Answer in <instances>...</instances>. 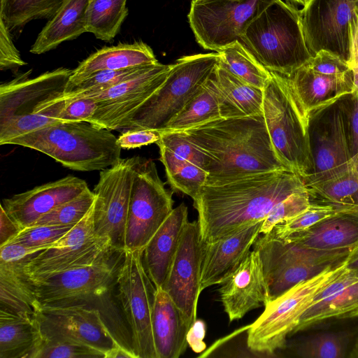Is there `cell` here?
I'll return each mask as SVG.
<instances>
[{"label":"cell","mask_w":358,"mask_h":358,"mask_svg":"<svg viewBox=\"0 0 358 358\" xmlns=\"http://www.w3.org/2000/svg\"><path fill=\"white\" fill-rule=\"evenodd\" d=\"M305 187L302 178L287 169L218 185H204L193 199L203 243L216 241L264 220L275 204Z\"/></svg>","instance_id":"6da1fadb"},{"label":"cell","mask_w":358,"mask_h":358,"mask_svg":"<svg viewBox=\"0 0 358 358\" xmlns=\"http://www.w3.org/2000/svg\"><path fill=\"white\" fill-rule=\"evenodd\" d=\"M205 157L206 185L287 169L272 145L264 114L220 117L180 131Z\"/></svg>","instance_id":"7a4b0ae2"},{"label":"cell","mask_w":358,"mask_h":358,"mask_svg":"<svg viewBox=\"0 0 358 358\" xmlns=\"http://www.w3.org/2000/svg\"><path fill=\"white\" fill-rule=\"evenodd\" d=\"M110 130L89 122H63L24 134L8 141L39 151L76 171H101L115 165L121 150Z\"/></svg>","instance_id":"3957f363"},{"label":"cell","mask_w":358,"mask_h":358,"mask_svg":"<svg viewBox=\"0 0 358 358\" xmlns=\"http://www.w3.org/2000/svg\"><path fill=\"white\" fill-rule=\"evenodd\" d=\"M268 71L285 77L313 57L303 32L301 10L275 0L248 24L239 40Z\"/></svg>","instance_id":"277c9868"},{"label":"cell","mask_w":358,"mask_h":358,"mask_svg":"<svg viewBox=\"0 0 358 358\" xmlns=\"http://www.w3.org/2000/svg\"><path fill=\"white\" fill-rule=\"evenodd\" d=\"M270 72L263 101L268 134L279 159L303 180L313 167L309 119L291 94L286 77Z\"/></svg>","instance_id":"5b68a950"},{"label":"cell","mask_w":358,"mask_h":358,"mask_svg":"<svg viewBox=\"0 0 358 358\" xmlns=\"http://www.w3.org/2000/svg\"><path fill=\"white\" fill-rule=\"evenodd\" d=\"M219 61L217 52L196 54L177 59L163 85L137 111L126 129L163 130L201 91Z\"/></svg>","instance_id":"8992f818"},{"label":"cell","mask_w":358,"mask_h":358,"mask_svg":"<svg viewBox=\"0 0 358 358\" xmlns=\"http://www.w3.org/2000/svg\"><path fill=\"white\" fill-rule=\"evenodd\" d=\"M253 249L259 255L271 301L301 282L344 265L352 250H318L274 238L258 236Z\"/></svg>","instance_id":"52a82bcc"},{"label":"cell","mask_w":358,"mask_h":358,"mask_svg":"<svg viewBox=\"0 0 358 358\" xmlns=\"http://www.w3.org/2000/svg\"><path fill=\"white\" fill-rule=\"evenodd\" d=\"M345 268L343 265L328 269L270 301L262 315L248 327V348L268 354L282 348L287 336L294 333L301 315L312 304L317 294Z\"/></svg>","instance_id":"ba28073f"},{"label":"cell","mask_w":358,"mask_h":358,"mask_svg":"<svg viewBox=\"0 0 358 358\" xmlns=\"http://www.w3.org/2000/svg\"><path fill=\"white\" fill-rule=\"evenodd\" d=\"M143 251L123 252L116 278L117 298L131 329L133 352L137 358H157L152 330L156 287L145 269Z\"/></svg>","instance_id":"9c48e42d"},{"label":"cell","mask_w":358,"mask_h":358,"mask_svg":"<svg viewBox=\"0 0 358 358\" xmlns=\"http://www.w3.org/2000/svg\"><path fill=\"white\" fill-rule=\"evenodd\" d=\"M168 190L151 159L140 158L134 175L124 252L143 250L173 210Z\"/></svg>","instance_id":"30bf717a"},{"label":"cell","mask_w":358,"mask_h":358,"mask_svg":"<svg viewBox=\"0 0 358 358\" xmlns=\"http://www.w3.org/2000/svg\"><path fill=\"white\" fill-rule=\"evenodd\" d=\"M275 0H192L187 15L197 43L219 52L239 41L250 22Z\"/></svg>","instance_id":"8fae6325"},{"label":"cell","mask_w":358,"mask_h":358,"mask_svg":"<svg viewBox=\"0 0 358 358\" xmlns=\"http://www.w3.org/2000/svg\"><path fill=\"white\" fill-rule=\"evenodd\" d=\"M140 157L120 159L103 169L94 188V223L97 236L108 237L113 249L123 252L131 192Z\"/></svg>","instance_id":"7c38bea8"},{"label":"cell","mask_w":358,"mask_h":358,"mask_svg":"<svg viewBox=\"0 0 358 358\" xmlns=\"http://www.w3.org/2000/svg\"><path fill=\"white\" fill-rule=\"evenodd\" d=\"M308 131L313 167L303 180L305 186L337 177L352 166L339 99L310 114Z\"/></svg>","instance_id":"4fadbf2b"},{"label":"cell","mask_w":358,"mask_h":358,"mask_svg":"<svg viewBox=\"0 0 358 358\" xmlns=\"http://www.w3.org/2000/svg\"><path fill=\"white\" fill-rule=\"evenodd\" d=\"M120 264L112 256L48 277L29 278L24 275L39 306L75 303L107 293L116 282Z\"/></svg>","instance_id":"5bb4252c"},{"label":"cell","mask_w":358,"mask_h":358,"mask_svg":"<svg viewBox=\"0 0 358 358\" xmlns=\"http://www.w3.org/2000/svg\"><path fill=\"white\" fill-rule=\"evenodd\" d=\"M171 66L158 62L125 82L88 96L97 103L90 123L110 131L126 129L137 111L163 85Z\"/></svg>","instance_id":"9a60e30c"},{"label":"cell","mask_w":358,"mask_h":358,"mask_svg":"<svg viewBox=\"0 0 358 358\" xmlns=\"http://www.w3.org/2000/svg\"><path fill=\"white\" fill-rule=\"evenodd\" d=\"M300 10L306 41L312 55L325 50L348 62L350 24L357 15L358 0H309Z\"/></svg>","instance_id":"2e32d148"},{"label":"cell","mask_w":358,"mask_h":358,"mask_svg":"<svg viewBox=\"0 0 358 358\" xmlns=\"http://www.w3.org/2000/svg\"><path fill=\"white\" fill-rule=\"evenodd\" d=\"M203 243L197 220L188 222L162 289L192 325L201 293Z\"/></svg>","instance_id":"e0dca14e"},{"label":"cell","mask_w":358,"mask_h":358,"mask_svg":"<svg viewBox=\"0 0 358 358\" xmlns=\"http://www.w3.org/2000/svg\"><path fill=\"white\" fill-rule=\"evenodd\" d=\"M36 316L41 329L75 338L103 352L105 355L120 345L97 309L75 303L45 305L39 306Z\"/></svg>","instance_id":"ac0fdd59"},{"label":"cell","mask_w":358,"mask_h":358,"mask_svg":"<svg viewBox=\"0 0 358 358\" xmlns=\"http://www.w3.org/2000/svg\"><path fill=\"white\" fill-rule=\"evenodd\" d=\"M66 68L47 71L29 78V73L0 85V123L36 114L47 100L62 94L72 74Z\"/></svg>","instance_id":"d6986e66"},{"label":"cell","mask_w":358,"mask_h":358,"mask_svg":"<svg viewBox=\"0 0 358 358\" xmlns=\"http://www.w3.org/2000/svg\"><path fill=\"white\" fill-rule=\"evenodd\" d=\"M161 133L156 144L167 181L173 189L194 199L206 182L204 155L182 132Z\"/></svg>","instance_id":"ffe728a7"},{"label":"cell","mask_w":358,"mask_h":358,"mask_svg":"<svg viewBox=\"0 0 358 358\" xmlns=\"http://www.w3.org/2000/svg\"><path fill=\"white\" fill-rule=\"evenodd\" d=\"M221 285L220 299L230 322L271 301L262 263L254 249Z\"/></svg>","instance_id":"44dd1931"},{"label":"cell","mask_w":358,"mask_h":358,"mask_svg":"<svg viewBox=\"0 0 358 358\" xmlns=\"http://www.w3.org/2000/svg\"><path fill=\"white\" fill-rule=\"evenodd\" d=\"M87 188L84 180L70 175L3 199L1 205L23 229L57 206L77 197Z\"/></svg>","instance_id":"7402d4cb"},{"label":"cell","mask_w":358,"mask_h":358,"mask_svg":"<svg viewBox=\"0 0 358 358\" xmlns=\"http://www.w3.org/2000/svg\"><path fill=\"white\" fill-rule=\"evenodd\" d=\"M263 221L252 222L216 241L203 243L201 291L222 283L239 266L260 235Z\"/></svg>","instance_id":"603a6c76"},{"label":"cell","mask_w":358,"mask_h":358,"mask_svg":"<svg viewBox=\"0 0 358 358\" xmlns=\"http://www.w3.org/2000/svg\"><path fill=\"white\" fill-rule=\"evenodd\" d=\"M117 252L108 237L98 236L78 245L35 253L22 261L21 268L29 278H44L95 264Z\"/></svg>","instance_id":"cb8c5ba5"},{"label":"cell","mask_w":358,"mask_h":358,"mask_svg":"<svg viewBox=\"0 0 358 358\" xmlns=\"http://www.w3.org/2000/svg\"><path fill=\"white\" fill-rule=\"evenodd\" d=\"M286 80L291 94L308 119L312 113L352 93L354 87L351 70L341 75L327 76L315 72L306 65Z\"/></svg>","instance_id":"d4e9b609"},{"label":"cell","mask_w":358,"mask_h":358,"mask_svg":"<svg viewBox=\"0 0 358 358\" xmlns=\"http://www.w3.org/2000/svg\"><path fill=\"white\" fill-rule=\"evenodd\" d=\"M358 317V278L345 268L315 296L294 333L327 319Z\"/></svg>","instance_id":"484cf974"},{"label":"cell","mask_w":358,"mask_h":358,"mask_svg":"<svg viewBox=\"0 0 358 358\" xmlns=\"http://www.w3.org/2000/svg\"><path fill=\"white\" fill-rule=\"evenodd\" d=\"M281 241L318 250H352L358 245V208L341 210Z\"/></svg>","instance_id":"4316f807"},{"label":"cell","mask_w":358,"mask_h":358,"mask_svg":"<svg viewBox=\"0 0 358 358\" xmlns=\"http://www.w3.org/2000/svg\"><path fill=\"white\" fill-rule=\"evenodd\" d=\"M188 222L185 203L173 208L143 251L145 269L156 289L162 288Z\"/></svg>","instance_id":"83f0119b"},{"label":"cell","mask_w":358,"mask_h":358,"mask_svg":"<svg viewBox=\"0 0 358 358\" xmlns=\"http://www.w3.org/2000/svg\"><path fill=\"white\" fill-rule=\"evenodd\" d=\"M191 324L162 289L157 288L152 315V330L157 358H178L188 345Z\"/></svg>","instance_id":"f1b7e54d"},{"label":"cell","mask_w":358,"mask_h":358,"mask_svg":"<svg viewBox=\"0 0 358 358\" xmlns=\"http://www.w3.org/2000/svg\"><path fill=\"white\" fill-rule=\"evenodd\" d=\"M222 117L263 113L264 90L235 76L218 63L210 76Z\"/></svg>","instance_id":"f546056e"},{"label":"cell","mask_w":358,"mask_h":358,"mask_svg":"<svg viewBox=\"0 0 358 358\" xmlns=\"http://www.w3.org/2000/svg\"><path fill=\"white\" fill-rule=\"evenodd\" d=\"M157 62L152 48L142 41L104 47L90 55L72 71L64 91L83 78L99 71L121 70Z\"/></svg>","instance_id":"4dcf8cb0"},{"label":"cell","mask_w":358,"mask_h":358,"mask_svg":"<svg viewBox=\"0 0 358 358\" xmlns=\"http://www.w3.org/2000/svg\"><path fill=\"white\" fill-rule=\"evenodd\" d=\"M41 339L36 315L0 309V358H31Z\"/></svg>","instance_id":"1f68e13d"},{"label":"cell","mask_w":358,"mask_h":358,"mask_svg":"<svg viewBox=\"0 0 358 358\" xmlns=\"http://www.w3.org/2000/svg\"><path fill=\"white\" fill-rule=\"evenodd\" d=\"M90 0H69L49 20L30 49L33 54L48 52L61 43L73 40L87 31Z\"/></svg>","instance_id":"d6a6232c"},{"label":"cell","mask_w":358,"mask_h":358,"mask_svg":"<svg viewBox=\"0 0 358 358\" xmlns=\"http://www.w3.org/2000/svg\"><path fill=\"white\" fill-rule=\"evenodd\" d=\"M22 261L0 262V309L36 315L40 306L22 271Z\"/></svg>","instance_id":"836d02e7"},{"label":"cell","mask_w":358,"mask_h":358,"mask_svg":"<svg viewBox=\"0 0 358 358\" xmlns=\"http://www.w3.org/2000/svg\"><path fill=\"white\" fill-rule=\"evenodd\" d=\"M310 201L339 208H358V170L354 163L344 173L306 186Z\"/></svg>","instance_id":"e575fe53"},{"label":"cell","mask_w":358,"mask_h":358,"mask_svg":"<svg viewBox=\"0 0 358 358\" xmlns=\"http://www.w3.org/2000/svg\"><path fill=\"white\" fill-rule=\"evenodd\" d=\"M220 117L217 96L209 77L201 91L160 131L180 132Z\"/></svg>","instance_id":"d590c367"},{"label":"cell","mask_w":358,"mask_h":358,"mask_svg":"<svg viewBox=\"0 0 358 358\" xmlns=\"http://www.w3.org/2000/svg\"><path fill=\"white\" fill-rule=\"evenodd\" d=\"M219 64L241 80L264 90L271 72L240 41H236L217 52Z\"/></svg>","instance_id":"8d00e7d4"},{"label":"cell","mask_w":358,"mask_h":358,"mask_svg":"<svg viewBox=\"0 0 358 358\" xmlns=\"http://www.w3.org/2000/svg\"><path fill=\"white\" fill-rule=\"evenodd\" d=\"M127 0H90L87 31L97 38L110 42L127 15Z\"/></svg>","instance_id":"74e56055"},{"label":"cell","mask_w":358,"mask_h":358,"mask_svg":"<svg viewBox=\"0 0 358 358\" xmlns=\"http://www.w3.org/2000/svg\"><path fill=\"white\" fill-rule=\"evenodd\" d=\"M69 0H1L0 19L13 30L35 19H52Z\"/></svg>","instance_id":"f35d334b"},{"label":"cell","mask_w":358,"mask_h":358,"mask_svg":"<svg viewBox=\"0 0 358 358\" xmlns=\"http://www.w3.org/2000/svg\"><path fill=\"white\" fill-rule=\"evenodd\" d=\"M41 331V341L31 358H105L103 352L83 342L62 334Z\"/></svg>","instance_id":"ab89813d"},{"label":"cell","mask_w":358,"mask_h":358,"mask_svg":"<svg viewBox=\"0 0 358 358\" xmlns=\"http://www.w3.org/2000/svg\"><path fill=\"white\" fill-rule=\"evenodd\" d=\"M348 343L347 332H322L302 341L296 353L303 358H343L346 356Z\"/></svg>","instance_id":"60d3db41"},{"label":"cell","mask_w":358,"mask_h":358,"mask_svg":"<svg viewBox=\"0 0 358 358\" xmlns=\"http://www.w3.org/2000/svg\"><path fill=\"white\" fill-rule=\"evenodd\" d=\"M95 194L89 188L77 197L65 202L41 216L30 227L38 225H74L94 204Z\"/></svg>","instance_id":"b9f144b4"},{"label":"cell","mask_w":358,"mask_h":358,"mask_svg":"<svg viewBox=\"0 0 358 358\" xmlns=\"http://www.w3.org/2000/svg\"><path fill=\"white\" fill-rule=\"evenodd\" d=\"M346 208L332 205L310 202L308 208L299 215L276 224L269 232L274 238L284 240L289 236L311 227L321 220Z\"/></svg>","instance_id":"7bdbcfd3"},{"label":"cell","mask_w":358,"mask_h":358,"mask_svg":"<svg viewBox=\"0 0 358 358\" xmlns=\"http://www.w3.org/2000/svg\"><path fill=\"white\" fill-rule=\"evenodd\" d=\"M310 204V197L306 187L291 194L275 204L270 210L263 221L260 234L269 233L276 224L303 213Z\"/></svg>","instance_id":"ee69618b"},{"label":"cell","mask_w":358,"mask_h":358,"mask_svg":"<svg viewBox=\"0 0 358 358\" xmlns=\"http://www.w3.org/2000/svg\"><path fill=\"white\" fill-rule=\"evenodd\" d=\"M97 108L96 100L90 96L75 98L62 103L48 105L38 111L43 113L52 109L55 117L65 122H90Z\"/></svg>","instance_id":"f6af8a7d"},{"label":"cell","mask_w":358,"mask_h":358,"mask_svg":"<svg viewBox=\"0 0 358 358\" xmlns=\"http://www.w3.org/2000/svg\"><path fill=\"white\" fill-rule=\"evenodd\" d=\"M73 226L38 225L27 227L8 243H20L27 247H45L48 249L52 243L60 239Z\"/></svg>","instance_id":"bcb514c9"},{"label":"cell","mask_w":358,"mask_h":358,"mask_svg":"<svg viewBox=\"0 0 358 358\" xmlns=\"http://www.w3.org/2000/svg\"><path fill=\"white\" fill-rule=\"evenodd\" d=\"M96 237L98 236L96 235L94 229L93 204L87 213L60 239L52 243L50 248L75 246Z\"/></svg>","instance_id":"7dc6e473"},{"label":"cell","mask_w":358,"mask_h":358,"mask_svg":"<svg viewBox=\"0 0 358 358\" xmlns=\"http://www.w3.org/2000/svg\"><path fill=\"white\" fill-rule=\"evenodd\" d=\"M345 117L347 137L352 159L358 154V93L339 99Z\"/></svg>","instance_id":"c3c4849f"},{"label":"cell","mask_w":358,"mask_h":358,"mask_svg":"<svg viewBox=\"0 0 358 358\" xmlns=\"http://www.w3.org/2000/svg\"><path fill=\"white\" fill-rule=\"evenodd\" d=\"M304 65L315 72L327 76L341 75L350 71L346 61L325 50L317 52Z\"/></svg>","instance_id":"681fc988"},{"label":"cell","mask_w":358,"mask_h":358,"mask_svg":"<svg viewBox=\"0 0 358 358\" xmlns=\"http://www.w3.org/2000/svg\"><path fill=\"white\" fill-rule=\"evenodd\" d=\"M10 31L0 19V70L16 69L27 63L21 58L10 35Z\"/></svg>","instance_id":"f907efd6"},{"label":"cell","mask_w":358,"mask_h":358,"mask_svg":"<svg viewBox=\"0 0 358 358\" xmlns=\"http://www.w3.org/2000/svg\"><path fill=\"white\" fill-rule=\"evenodd\" d=\"M124 131L117 139L122 149H134L157 143L162 136L161 131L157 129H130Z\"/></svg>","instance_id":"816d5d0a"},{"label":"cell","mask_w":358,"mask_h":358,"mask_svg":"<svg viewBox=\"0 0 358 358\" xmlns=\"http://www.w3.org/2000/svg\"><path fill=\"white\" fill-rule=\"evenodd\" d=\"M46 249L45 247H27L20 243H8L0 246V262H20Z\"/></svg>","instance_id":"f5cc1de1"},{"label":"cell","mask_w":358,"mask_h":358,"mask_svg":"<svg viewBox=\"0 0 358 358\" xmlns=\"http://www.w3.org/2000/svg\"><path fill=\"white\" fill-rule=\"evenodd\" d=\"M350 57L348 62L353 73L354 87L352 94L358 93V22L357 15L351 22Z\"/></svg>","instance_id":"db71d44e"},{"label":"cell","mask_w":358,"mask_h":358,"mask_svg":"<svg viewBox=\"0 0 358 358\" xmlns=\"http://www.w3.org/2000/svg\"><path fill=\"white\" fill-rule=\"evenodd\" d=\"M205 335L206 324L204 322L196 320L189 328L187 336L188 345L194 352H201L206 349V345L203 342Z\"/></svg>","instance_id":"11a10c76"},{"label":"cell","mask_w":358,"mask_h":358,"mask_svg":"<svg viewBox=\"0 0 358 358\" xmlns=\"http://www.w3.org/2000/svg\"><path fill=\"white\" fill-rule=\"evenodd\" d=\"M22 229L0 206V246L16 236Z\"/></svg>","instance_id":"9f6ffc18"},{"label":"cell","mask_w":358,"mask_h":358,"mask_svg":"<svg viewBox=\"0 0 358 358\" xmlns=\"http://www.w3.org/2000/svg\"><path fill=\"white\" fill-rule=\"evenodd\" d=\"M137 358L133 350L119 345L106 353L105 358Z\"/></svg>","instance_id":"6f0895ef"},{"label":"cell","mask_w":358,"mask_h":358,"mask_svg":"<svg viewBox=\"0 0 358 358\" xmlns=\"http://www.w3.org/2000/svg\"><path fill=\"white\" fill-rule=\"evenodd\" d=\"M344 266L348 271L358 278V245L351 250Z\"/></svg>","instance_id":"680465c9"},{"label":"cell","mask_w":358,"mask_h":358,"mask_svg":"<svg viewBox=\"0 0 358 358\" xmlns=\"http://www.w3.org/2000/svg\"><path fill=\"white\" fill-rule=\"evenodd\" d=\"M349 357H352V358H358V338H357V341L355 342L354 347L352 349Z\"/></svg>","instance_id":"91938a15"},{"label":"cell","mask_w":358,"mask_h":358,"mask_svg":"<svg viewBox=\"0 0 358 358\" xmlns=\"http://www.w3.org/2000/svg\"><path fill=\"white\" fill-rule=\"evenodd\" d=\"M287 1H289L295 3H299L300 5H302L303 6H304L309 1V0H287Z\"/></svg>","instance_id":"94428289"},{"label":"cell","mask_w":358,"mask_h":358,"mask_svg":"<svg viewBox=\"0 0 358 358\" xmlns=\"http://www.w3.org/2000/svg\"><path fill=\"white\" fill-rule=\"evenodd\" d=\"M353 162H354V164L355 166V167L357 168V169L358 170V154L355 157V159H353Z\"/></svg>","instance_id":"6125c7cd"},{"label":"cell","mask_w":358,"mask_h":358,"mask_svg":"<svg viewBox=\"0 0 358 358\" xmlns=\"http://www.w3.org/2000/svg\"><path fill=\"white\" fill-rule=\"evenodd\" d=\"M357 22H358V13H357Z\"/></svg>","instance_id":"be15d7a7"}]
</instances>
